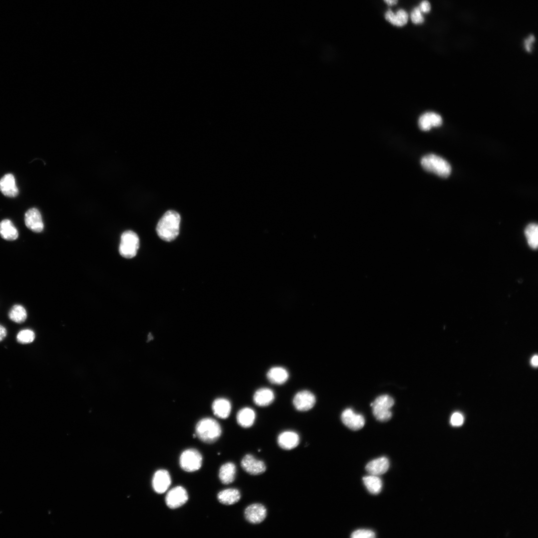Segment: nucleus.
Returning a JSON list of instances; mask_svg holds the SVG:
<instances>
[{
    "instance_id": "31",
    "label": "nucleus",
    "mask_w": 538,
    "mask_h": 538,
    "mask_svg": "<svg viewBox=\"0 0 538 538\" xmlns=\"http://www.w3.org/2000/svg\"><path fill=\"white\" fill-rule=\"evenodd\" d=\"M410 18L414 24H420L424 22V18L418 7L413 8L410 14Z\"/></svg>"
},
{
    "instance_id": "30",
    "label": "nucleus",
    "mask_w": 538,
    "mask_h": 538,
    "mask_svg": "<svg viewBox=\"0 0 538 538\" xmlns=\"http://www.w3.org/2000/svg\"><path fill=\"white\" fill-rule=\"evenodd\" d=\"M351 537L352 538H373L375 537V533L370 530L360 529L353 532Z\"/></svg>"
},
{
    "instance_id": "29",
    "label": "nucleus",
    "mask_w": 538,
    "mask_h": 538,
    "mask_svg": "<svg viewBox=\"0 0 538 538\" xmlns=\"http://www.w3.org/2000/svg\"><path fill=\"white\" fill-rule=\"evenodd\" d=\"M35 337L34 332L30 329H26L20 330L17 334V341L20 344H26L32 343Z\"/></svg>"
},
{
    "instance_id": "9",
    "label": "nucleus",
    "mask_w": 538,
    "mask_h": 538,
    "mask_svg": "<svg viewBox=\"0 0 538 538\" xmlns=\"http://www.w3.org/2000/svg\"><path fill=\"white\" fill-rule=\"evenodd\" d=\"M341 419L345 426L353 430L361 429L365 423L364 417L362 414L355 412L350 408H347L343 411Z\"/></svg>"
},
{
    "instance_id": "11",
    "label": "nucleus",
    "mask_w": 538,
    "mask_h": 538,
    "mask_svg": "<svg viewBox=\"0 0 538 538\" xmlns=\"http://www.w3.org/2000/svg\"><path fill=\"white\" fill-rule=\"evenodd\" d=\"M267 509L262 504L255 503L248 506L244 512V516L249 523L258 524L262 522L266 518Z\"/></svg>"
},
{
    "instance_id": "27",
    "label": "nucleus",
    "mask_w": 538,
    "mask_h": 538,
    "mask_svg": "<svg viewBox=\"0 0 538 538\" xmlns=\"http://www.w3.org/2000/svg\"><path fill=\"white\" fill-rule=\"evenodd\" d=\"M528 244L533 249H536L538 245V226L537 224L528 225L525 230Z\"/></svg>"
},
{
    "instance_id": "8",
    "label": "nucleus",
    "mask_w": 538,
    "mask_h": 538,
    "mask_svg": "<svg viewBox=\"0 0 538 538\" xmlns=\"http://www.w3.org/2000/svg\"><path fill=\"white\" fill-rule=\"evenodd\" d=\"M293 404L299 411H307L312 408L315 403L314 395L307 390H302L297 393L293 398Z\"/></svg>"
},
{
    "instance_id": "19",
    "label": "nucleus",
    "mask_w": 538,
    "mask_h": 538,
    "mask_svg": "<svg viewBox=\"0 0 538 538\" xmlns=\"http://www.w3.org/2000/svg\"><path fill=\"white\" fill-rule=\"evenodd\" d=\"M267 377L272 384L282 385L288 379V371L283 367L276 366L271 368L268 372Z\"/></svg>"
},
{
    "instance_id": "34",
    "label": "nucleus",
    "mask_w": 538,
    "mask_h": 538,
    "mask_svg": "<svg viewBox=\"0 0 538 538\" xmlns=\"http://www.w3.org/2000/svg\"><path fill=\"white\" fill-rule=\"evenodd\" d=\"M535 39V36L533 35H531L528 39L525 40V47L527 51L530 52L531 51L532 45Z\"/></svg>"
},
{
    "instance_id": "25",
    "label": "nucleus",
    "mask_w": 538,
    "mask_h": 538,
    "mask_svg": "<svg viewBox=\"0 0 538 538\" xmlns=\"http://www.w3.org/2000/svg\"><path fill=\"white\" fill-rule=\"evenodd\" d=\"M364 485L371 494L377 495L382 490L383 483L379 476L370 474L363 478Z\"/></svg>"
},
{
    "instance_id": "33",
    "label": "nucleus",
    "mask_w": 538,
    "mask_h": 538,
    "mask_svg": "<svg viewBox=\"0 0 538 538\" xmlns=\"http://www.w3.org/2000/svg\"><path fill=\"white\" fill-rule=\"evenodd\" d=\"M418 7L421 11L425 13L429 12L431 9L430 4L427 0L422 1Z\"/></svg>"
},
{
    "instance_id": "26",
    "label": "nucleus",
    "mask_w": 538,
    "mask_h": 538,
    "mask_svg": "<svg viewBox=\"0 0 538 538\" xmlns=\"http://www.w3.org/2000/svg\"><path fill=\"white\" fill-rule=\"evenodd\" d=\"M385 18L392 24L397 26L404 25L408 20V14L404 9L399 10L394 14L391 9L386 11Z\"/></svg>"
},
{
    "instance_id": "22",
    "label": "nucleus",
    "mask_w": 538,
    "mask_h": 538,
    "mask_svg": "<svg viewBox=\"0 0 538 538\" xmlns=\"http://www.w3.org/2000/svg\"><path fill=\"white\" fill-rule=\"evenodd\" d=\"M256 412L248 407L241 409L237 414V421L242 427L248 428L252 426L256 419Z\"/></svg>"
},
{
    "instance_id": "36",
    "label": "nucleus",
    "mask_w": 538,
    "mask_h": 538,
    "mask_svg": "<svg viewBox=\"0 0 538 538\" xmlns=\"http://www.w3.org/2000/svg\"><path fill=\"white\" fill-rule=\"evenodd\" d=\"M531 363L533 366L537 367L538 364V357L537 355H535L533 357L531 360Z\"/></svg>"
},
{
    "instance_id": "17",
    "label": "nucleus",
    "mask_w": 538,
    "mask_h": 538,
    "mask_svg": "<svg viewBox=\"0 0 538 538\" xmlns=\"http://www.w3.org/2000/svg\"><path fill=\"white\" fill-rule=\"evenodd\" d=\"M442 123L440 115L433 112H427L419 117L418 126L422 130L428 131L432 127L440 126Z\"/></svg>"
},
{
    "instance_id": "14",
    "label": "nucleus",
    "mask_w": 538,
    "mask_h": 538,
    "mask_svg": "<svg viewBox=\"0 0 538 538\" xmlns=\"http://www.w3.org/2000/svg\"><path fill=\"white\" fill-rule=\"evenodd\" d=\"M299 441L300 438L298 433L291 430H286L281 432L277 439L279 446L286 450L295 448L299 444Z\"/></svg>"
},
{
    "instance_id": "4",
    "label": "nucleus",
    "mask_w": 538,
    "mask_h": 538,
    "mask_svg": "<svg viewBox=\"0 0 538 538\" xmlns=\"http://www.w3.org/2000/svg\"><path fill=\"white\" fill-rule=\"evenodd\" d=\"M394 404L393 398L388 395H382L378 397L371 404L373 414L376 419L381 422L390 420L392 416L391 408Z\"/></svg>"
},
{
    "instance_id": "37",
    "label": "nucleus",
    "mask_w": 538,
    "mask_h": 538,
    "mask_svg": "<svg viewBox=\"0 0 538 538\" xmlns=\"http://www.w3.org/2000/svg\"><path fill=\"white\" fill-rule=\"evenodd\" d=\"M389 5L392 6L397 3L398 0H384Z\"/></svg>"
},
{
    "instance_id": "3",
    "label": "nucleus",
    "mask_w": 538,
    "mask_h": 538,
    "mask_svg": "<svg viewBox=\"0 0 538 538\" xmlns=\"http://www.w3.org/2000/svg\"><path fill=\"white\" fill-rule=\"evenodd\" d=\"M420 163L424 170L441 177H448L451 171L449 163L443 158L434 154L424 156L421 159Z\"/></svg>"
},
{
    "instance_id": "6",
    "label": "nucleus",
    "mask_w": 538,
    "mask_h": 538,
    "mask_svg": "<svg viewBox=\"0 0 538 538\" xmlns=\"http://www.w3.org/2000/svg\"><path fill=\"white\" fill-rule=\"evenodd\" d=\"M202 464V456L197 449L189 448L181 454L179 464L185 471L192 472L199 470Z\"/></svg>"
},
{
    "instance_id": "13",
    "label": "nucleus",
    "mask_w": 538,
    "mask_h": 538,
    "mask_svg": "<svg viewBox=\"0 0 538 538\" xmlns=\"http://www.w3.org/2000/svg\"><path fill=\"white\" fill-rule=\"evenodd\" d=\"M24 221L27 228L34 232L39 233L43 230L41 215L36 208H30L26 212Z\"/></svg>"
},
{
    "instance_id": "15",
    "label": "nucleus",
    "mask_w": 538,
    "mask_h": 538,
    "mask_svg": "<svg viewBox=\"0 0 538 538\" xmlns=\"http://www.w3.org/2000/svg\"><path fill=\"white\" fill-rule=\"evenodd\" d=\"M0 190L5 196L15 197L18 194L14 176L11 173L5 174L0 179Z\"/></svg>"
},
{
    "instance_id": "5",
    "label": "nucleus",
    "mask_w": 538,
    "mask_h": 538,
    "mask_svg": "<svg viewBox=\"0 0 538 538\" xmlns=\"http://www.w3.org/2000/svg\"><path fill=\"white\" fill-rule=\"evenodd\" d=\"M139 246V240L137 235L132 231H126L121 237L119 253L125 258H133L136 256Z\"/></svg>"
},
{
    "instance_id": "12",
    "label": "nucleus",
    "mask_w": 538,
    "mask_h": 538,
    "mask_svg": "<svg viewBox=\"0 0 538 538\" xmlns=\"http://www.w3.org/2000/svg\"><path fill=\"white\" fill-rule=\"evenodd\" d=\"M171 480L169 472L164 469L156 471L152 477V486L158 494L165 493L171 485Z\"/></svg>"
},
{
    "instance_id": "1",
    "label": "nucleus",
    "mask_w": 538,
    "mask_h": 538,
    "mask_svg": "<svg viewBox=\"0 0 538 538\" xmlns=\"http://www.w3.org/2000/svg\"><path fill=\"white\" fill-rule=\"evenodd\" d=\"M181 217L176 211H166L158 221L156 227L158 236L166 242L175 240L179 233Z\"/></svg>"
},
{
    "instance_id": "10",
    "label": "nucleus",
    "mask_w": 538,
    "mask_h": 538,
    "mask_svg": "<svg viewBox=\"0 0 538 538\" xmlns=\"http://www.w3.org/2000/svg\"><path fill=\"white\" fill-rule=\"evenodd\" d=\"M241 465L244 471L253 475H260L266 470L265 463L250 454L246 455L242 458Z\"/></svg>"
},
{
    "instance_id": "32",
    "label": "nucleus",
    "mask_w": 538,
    "mask_h": 538,
    "mask_svg": "<svg viewBox=\"0 0 538 538\" xmlns=\"http://www.w3.org/2000/svg\"><path fill=\"white\" fill-rule=\"evenodd\" d=\"M464 418L461 414L458 412L453 413L450 419V422L454 426H460L463 422Z\"/></svg>"
},
{
    "instance_id": "20",
    "label": "nucleus",
    "mask_w": 538,
    "mask_h": 538,
    "mask_svg": "<svg viewBox=\"0 0 538 538\" xmlns=\"http://www.w3.org/2000/svg\"><path fill=\"white\" fill-rule=\"evenodd\" d=\"M212 409L214 414L218 417L226 418L230 414L231 404L228 400L219 398L213 402Z\"/></svg>"
},
{
    "instance_id": "21",
    "label": "nucleus",
    "mask_w": 538,
    "mask_h": 538,
    "mask_svg": "<svg viewBox=\"0 0 538 538\" xmlns=\"http://www.w3.org/2000/svg\"><path fill=\"white\" fill-rule=\"evenodd\" d=\"M241 498V493L235 488H228L220 491L217 495L220 503L225 505H232L237 503Z\"/></svg>"
},
{
    "instance_id": "35",
    "label": "nucleus",
    "mask_w": 538,
    "mask_h": 538,
    "mask_svg": "<svg viewBox=\"0 0 538 538\" xmlns=\"http://www.w3.org/2000/svg\"><path fill=\"white\" fill-rule=\"evenodd\" d=\"M7 335V330L6 328L0 324V342H1Z\"/></svg>"
},
{
    "instance_id": "23",
    "label": "nucleus",
    "mask_w": 538,
    "mask_h": 538,
    "mask_svg": "<svg viewBox=\"0 0 538 538\" xmlns=\"http://www.w3.org/2000/svg\"><path fill=\"white\" fill-rule=\"evenodd\" d=\"M236 474V465L232 462H227L223 464L219 469V479L223 484H229L234 481Z\"/></svg>"
},
{
    "instance_id": "16",
    "label": "nucleus",
    "mask_w": 538,
    "mask_h": 538,
    "mask_svg": "<svg viewBox=\"0 0 538 538\" xmlns=\"http://www.w3.org/2000/svg\"><path fill=\"white\" fill-rule=\"evenodd\" d=\"M389 466V459L382 456L370 461L366 466V470L369 474L379 476L385 473Z\"/></svg>"
},
{
    "instance_id": "7",
    "label": "nucleus",
    "mask_w": 538,
    "mask_h": 538,
    "mask_svg": "<svg viewBox=\"0 0 538 538\" xmlns=\"http://www.w3.org/2000/svg\"><path fill=\"white\" fill-rule=\"evenodd\" d=\"M188 499V495L186 489L182 486H178L167 492L165 501L168 508L175 509L185 504Z\"/></svg>"
},
{
    "instance_id": "24",
    "label": "nucleus",
    "mask_w": 538,
    "mask_h": 538,
    "mask_svg": "<svg viewBox=\"0 0 538 538\" xmlns=\"http://www.w3.org/2000/svg\"><path fill=\"white\" fill-rule=\"evenodd\" d=\"M0 235L4 240L11 241L17 239L18 232L10 220L4 219L0 222Z\"/></svg>"
},
{
    "instance_id": "2",
    "label": "nucleus",
    "mask_w": 538,
    "mask_h": 538,
    "mask_svg": "<svg viewBox=\"0 0 538 538\" xmlns=\"http://www.w3.org/2000/svg\"><path fill=\"white\" fill-rule=\"evenodd\" d=\"M195 434L202 441L207 443L215 442L221 435L220 424L215 419L207 417L199 420L196 425Z\"/></svg>"
},
{
    "instance_id": "18",
    "label": "nucleus",
    "mask_w": 538,
    "mask_h": 538,
    "mask_svg": "<svg viewBox=\"0 0 538 538\" xmlns=\"http://www.w3.org/2000/svg\"><path fill=\"white\" fill-rule=\"evenodd\" d=\"M274 399V394L270 389L262 388L256 391L253 396L254 403L260 406H266L271 404Z\"/></svg>"
},
{
    "instance_id": "28",
    "label": "nucleus",
    "mask_w": 538,
    "mask_h": 538,
    "mask_svg": "<svg viewBox=\"0 0 538 538\" xmlns=\"http://www.w3.org/2000/svg\"><path fill=\"white\" fill-rule=\"evenodd\" d=\"M10 320L17 323L24 322L27 318V312L25 308L20 304H15L11 308L8 314Z\"/></svg>"
}]
</instances>
